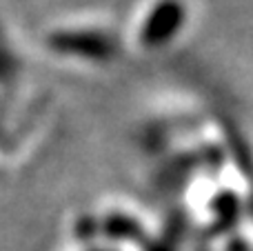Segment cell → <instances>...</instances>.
I'll list each match as a JSON object with an SVG mask.
<instances>
[{"instance_id": "obj_5", "label": "cell", "mask_w": 253, "mask_h": 251, "mask_svg": "<svg viewBox=\"0 0 253 251\" xmlns=\"http://www.w3.org/2000/svg\"><path fill=\"white\" fill-rule=\"evenodd\" d=\"M249 209H251V213H253V185H251V196H249Z\"/></svg>"}, {"instance_id": "obj_4", "label": "cell", "mask_w": 253, "mask_h": 251, "mask_svg": "<svg viewBox=\"0 0 253 251\" xmlns=\"http://www.w3.org/2000/svg\"><path fill=\"white\" fill-rule=\"evenodd\" d=\"M196 151L198 158H200V167L211 169V171H218L224 165V160H227V154H224V149L220 145H202Z\"/></svg>"}, {"instance_id": "obj_2", "label": "cell", "mask_w": 253, "mask_h": 251, "mask_svg": "<svg viewBox=\"0 0 253 251\" xmlns=\"http://www.w3.org/2000/svg\"><path fill=\"white\" fill-rule=\"evenodd\" d=\"M58 51L76 53L91 60H107L116 53V42L107 34L96 31H80V34H60L51 40Z\"/></svg>"}, {"instance_id": "obj_1", "label": "cell", "mask_w": 253, "mask_h": 251, "mask_svg": "<svg viewBox=\"0 0 253 251\" xmlns=\"http://www.w3.org/2000/svg\"><path fill=\"white\" fill-rule=\"evenodd\" d=\"M187 20V7L182 0H160L144 20L140 40L144 47H160L169 42Z\"/></svg>"}, {"instance_id": "obj_3", "label": "cell", "mask_w": 253, "mask_h": 251, "mask_svg": "<svg viewBox=\"0 0 253 251\" xmlns=\"http://www.w3.org/2000/svg\"><path fill=\"white\" fill-rule=\"evenodd\" d=\"M224 133H227V145L231 147L233 160L238 163V167L245 171V176L247 173L253 176V154H251L249 145L245 142V138L236 131H229V129H224Z\"/></svg>"}]
</instances>
